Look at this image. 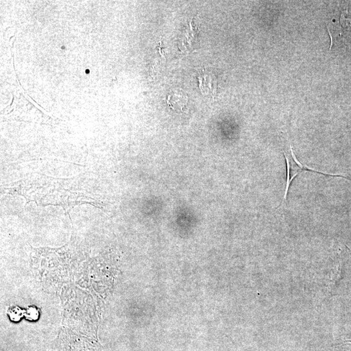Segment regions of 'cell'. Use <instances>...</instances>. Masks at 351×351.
<instances>
[{
	"instance_id": "7a4b0ae2",
	"label": "cell",
	"mask_w": 351,
	"mask_h": 351,
	"mask_svg": "<svg viewBox=\"0 0 351 351\" xmlns=\"http://www.w3.org/2000/svg\"><path fill=\"white\" fill-rule=\"evenodd\" d=\"M185 96L184 94H181V92H174L169 96L168 103L173 108L181 110L187 103V97Z\"/></svg>"
},
{
	"instance_id": "5b68a950",
	"label": "cell",
	"mask_w": 351,
	"mask_h": 351,
	"mask_svg": "<svg viewBox=\"0 0 351 351\" xmlns=\"http://www.w3.org/2000/svg\"><path fill=\"white\" fill-rule=\"evenodd\" d=\"M39 315H40L39 309L35 306H32V307H29L28 309L26 310V313H25V317H26L27 319L30 320V321H36V320L39 319Z\"/></svg>"
},
{
	"instance_id": "277c9868",
	"label": "cell",
	"mask_w": 351,
	"mask_h": 351,
	"mask_svg": "<svg viewBox=\"0 0 351 351\" xmlns=\"http://www.w3.org/2000/svg\"><path fill=\"white\" fill-rule=\"evenodd\" d=\"M25 313H26V310L16 307H11L7 311V314L9 315L10 319L14 322L19 321L21 318L25 316Z\"/></svg>"
},
{
	"instance_id": "3957f363",
	"label": "cell",
	"mask_w": 351,
	"mask_h": 351,
	"mask_svg": "<svg viewBox=\"0 0 351 351\" xmlns=\"http://www.w3.org/2000/svg\"><path fill=\"white\" fill-rule=\"evenodd\" d=\"M284 156L285 157V159H286L287 167V179L286 189H285L284 199H283L282 200V203H281L280 205L278 206V207L276 208V209H278V208H280L281 206H282L283 204L285 203V202L287 201V197H288L289 189H290L291 185H292V180H291V178H292V173H291V159H290V158H289V157L287 156V155L286 154V152H284Z\"/></svg>"
},
{
	"instance_id": "6da1fadb",
	"label": "cell",
	"mask_w": 351,
	"mask_h": 351,
	"mask_svg": "<svg viewBox=\"0 0 351 351\" xmlns=\"http://www.w3.org/2000/svg\"><path fill=\"white\" fill-rule=\"evenodd\" d=\"M199 86L202 93L214 95L218 90V81L212 72L203 70L199 76Z\"/></svg>"
}]
</instances>
